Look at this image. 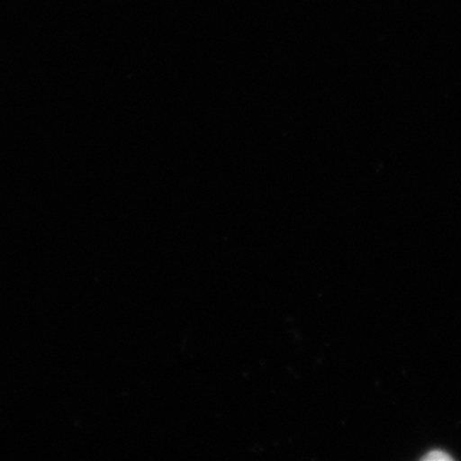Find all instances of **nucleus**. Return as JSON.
I'll return each mask as SVG.
<instances>
[{
    "label": "nucleus",
    "instance_id": "obj_1",
    "mask_svg": "<svg viewBox=\"0 0 461 461\" xmlns=\"http://www.w3.org/2000/svg\"><path fill=\"white\" fill-rule=\"evenodd\" d=\"M426 461H450L453 457L450 455L444 453V451H432V453L427 454L426 456L421 457Z\"/></svg>",
    "mask_w": 461,
    "mask_h": 461
}]
</instances>
